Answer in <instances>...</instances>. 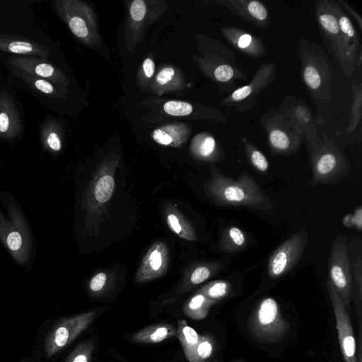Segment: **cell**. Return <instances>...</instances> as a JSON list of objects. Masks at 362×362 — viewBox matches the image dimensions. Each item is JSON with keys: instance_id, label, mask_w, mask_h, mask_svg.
<instances>
[{"instance_id": "cell-1", "label": "cell", "mask_w": 362, "mask_h": 362, "mask_svg": "<svg viewBox=\"0 0 362 362\" xmlns=\"http://www.w3.org/2000/svg\"><path fill=\"white\" fill-rule=\"evenodd\" d=\"M206 190L209 197L218 205L246 207L263 211L273 209L269 197L247 173H242L235 180L214 169L206 183Z\"/></svg>"}, {"instance_id": "cell-2", "label": "cell", "mask_w": 362, "mask_h": 362, "mask_svg": "<svg viewBox=\"0 0 362 362\" xmlns=\"http://www.w3.org/2000/svg\"><path fill=\"white\" fill-rule=\"evenodd\" d=\"M289 322L282 316L279 304L271 297L263 298L251 313L247 330L257 341L276 344L282 340L290 329Z\"/></svg>"}, {"instance_id": "cell-3", "label": "cell", "mask_w": 362, "mask_h": 362, "mask_svg": "<svg viewBox=\"0 0 362 362\" xmlns=\"http://www.w3.org/2000/svg\"><path fill=\"white\" fill-rule=\"evenodd\" d=\"M8 211L12 214V221H8L0 213V240L12 257L19 264L29 262L33 243L28 224L23 214L14 204H6Z\"/></svg>"}, {"instance_id": "cell-4", "label": "cell", "mask_w": 362, "mask_h": 362, "mask_svg": "<svg viewBox=\"0 0 362 362\" xmlns=\"http://www.w3.org/2000/svg\"><path fill=\"white\" fill-rule=\"evenodd\" d=\"M347 246L346 236L337 235L332 241L329 258V280L339 293L346 310L351 300L353 284Z\"/></svg>"}, {"instance_id": "cell-5", "label": "cell", "mask_w": 362, "mask_h": 362, "mask_svg": "<svg viewBox=\"0 0 362 362\" xmlns=\"http://www.w3.org/2000/svg\"><path fill=\"white\" fill-rule=\"evenodd\" d=\"M53 4L57 13L76 37L87 44L96 39L94 13L86 4L76 0H57Z\"/></svg>"}, {"instance_id": "cell-6", "label": "cell", "mask_w": 362, "mask_h": 362, "mask_svg": "<svg viewBox=\"0 0 362 362\" xmlns=\"http://www.w3.org/2000/svg\"><path fill=\"white\" fill-rule=\"evenodd\" d=\"M308 238V233L302 229L287 238L274 251L267 264V274L271 279L279 278L295 267L306 247Z\"/></svg>"}, {"instance_id": "cell-7", "label": "cell", "mask_w": 362, "mask_h": 362, "mask_svg": "<svg viewBox=\"0 0 362 362\" xmlns=\"http://www.w3.org/2000/svg\"><path fill=\"white\" fill-rule=\"evenodd\" d=\"M95 313L89 312L57 322L51 328L45 341V351L52 357L73 341L90 325Z\"/></svg>"}, {"instance_id": "cell-8", "label": "cell", "mask_w": 362, "mask_h": 362, "mask_svg": "<svg viewBox=\"0 0 362 362\" xmlns=\"http://www.w3.org/2000/svg\"><path fill=\"white\" fill-rule=\"evenodd\" d=\"M327 285L335 315L336 327L342 355L346 362H357L354 333L348 311L329 279Z\"/></svg>"}, {"instance_id": "cell-9", "label": "cell", "mask_w": 362, "mask_h": 362, "mask_svg": "<svg viewBox=\"0 0 362 362\" xmlns=\"http://www.w3.org/2000/svg\"><path fill=\"white\" fill-rule=\"evenodd\" d=\"M11 69L31 76L49 81L57 85L66 87L68 79L64 74L45 59L27 56H13L8 59Z\"/></svg>"}, {"instance_id": "cell-10", "label": "cell", "mask_w": 362, "mask_h": 362, "mask_svg": "<svg viewBox=\"0 0 362 362\" xmlns=\"http://www.w3.org/2000/svg\"><path fill=\"white\" fill-rule=\"evenodd\" d=\"M169 257L168 248L164 243H154L142 259L136 273V281H151L163 275L168 267Z\"/></svg>"}, {"instance_id": "cell-11", "label": "cell", "mask_w": 362, "mask_h": 362, "mask_svg": "<svg viewBox=\"0 0 362 362\" xmlns=\"http://www.w3.org/2000/svg\"><path fill=\"white\" fill-rule=\"evenodd\" d=\"M22 132L23 124L15 100L4 90L0 93V137L13 140Z\"/></svg>"}, {"instance_id": "cell-12", "label": "cell", "mask_w": 362, "mask_h": 362, "mask_svg": "<svg viewBox=\"0 0 362 362\" xmlns=\"http://www.w3.org/2000/svg\"><path fill=\"white\" fill-rule=\"evenodd\" d=\"M0 51L44 59L49 55L47 47L43 45L29 39L7 35H0Z\"/></svg>"}, {"instance_id": "cell-13", "label": "cell", "mask_w": 362, "mask_h": 362, "mask_svg": "<svg viewBox=\"0 0 362 362\" xmlns=\"http://www.w3.org/2000/svg\"><path fill=\"white\" fill-rule=\"evenodd\" d=\"M189 131L185 124H170L156 129L152 134L153 140L161 145L178 147L187 140Z\"/></svg>"}, {"instance_id": "cell-14", "label": "cell", "mask_w": 362, "mask_h": 362, "mask_svg": "<svg viewBox=\"0 0 362 362\" xmlns=\"http://www.w3.org/2000/svg\"><path fill=\"white\" fill-rule=\"evenodd\" d=\"M14 75L31 89L47 96L58 97L64 93V88L44 78H37L13 69Z\"/></svg>"}, {"instance_id": "cell-15", "label": "cell", "mask_w": 362, "mask_h": 362, "mask_svg": "<svg viewBox=\"0 0 362 362\" xmlns=\"http://www.w3.org/2000/svg\"><path fill=\"white\" fill-rule=\"evenodd\" d=\"M247 242V237L240 228L230 226L223 231L218 247L224 252H235L243 250Z\"/></svg>"}, {"instance_id": "cell-16", "label": "cell", "mask_w": 362, "mask_h": 362, "mask_svg": "<svg viewBox=\"0 0 362 362\" xmlns=\"http://www.w3.org/2000/svg\"><path fill=\"white\" fill-rule=\"evenodd\" d=\"M40 137L42 146L47 151L59 152L62 141L57 123L50 119L44 121L41 125Z\"/></svg>"}, {"instance_id": "cell-17", "label": "cell", "mask_w": 362, "mask_h": 362, "mask_svg": "<svg viewBox=\"0 0 362 362\" xmlns=\"http://www.w3.org/2000/svg\"><path fill=\"white\" fill-rule=\"evenodd\" d=\"M166 221L170 229L180 238L195 240L194 230L186 219L175 209H170L166 212Z\"/></svg>"}, {"instance_id": "cell-18", "label": "cell", "mask_w": 362, "mask_h": 362, "mask_svg": "<svg viewBox=\"0 0 362 362\" xmlns=\"http://www.w3.org/2000/svg\"><path fill=\"white\" fill-rule=\"evenodd\" d=\"M115 180L108 173H103L96 180L93 187V196L97 202L105 204L108 202L115 189Z\"/></svg>"}, {"instance_id": "cell-19", "label": "cell", "mask_w": 362, "mask_h": 362, "mask_svg": "<svg viewBox=\"0 0 362 362\" xmlns=\"http://www.w3.org/2000/svg\"><path fill=\"white\" fill-rule=\"evenodd\" d=\"M180 339L189 361L191 362H199L197 354V347L200 337L196 331L191 327L185 325L182 329V336Z\"/></svg>"}, {"instance_id": "cell-20", "label": "cell", "mask_w": 362, "mask_h": 362, "mask_svg": "<svg viewBox=\"0 0 362 362\" xmlns=\"http://www.w3.org/2000/svg\"><path fill=\"white\" fill-rule=\"evenodd\" d=\"M223 268V264L220 262H207L202 263L196 266L192 271L189 276V281L194 285H198Z\"/></svg>"}, {"instance_id": "cell-21", "label": "cell", "mask_w": 362, "mask_h": 362, "mask_svg": "<svg viewBox=\"0 0 362 362\" xmlns=\"http://www.w3.org/2000/svg\"><path fill=\"white\" fill-rule=\"evenodd\" d=\"M231 284L224 280L212 281L204 286L200 291L204 296L216 302L228 296L231 291Z\"/></svg>"}, {"instance_id": "cell-22", "label": "cell", "mask_w": 362, "mask_h": 362, "mask_svg": "<svg viewBox=\"0 0 362 362\" xmlns=\"http://www.w3.org/2000/svg\"><path fill=\"white\" fill-rule=\"evenodd\" d=\"M354 298L356 309L357 317L359 322L360 332L361 329V302H362V259L359 256L354 265Z\"/></svg>"}, {"instance_id": "cell-23", "label": "cell", "mask_w": 362, "mask_h": 362, "mask_svg": "<svg viewBox=\"0 0 362 362\" xmlns=\"http://www.w3.org/2000/svg\"><path fill=\"white\" fill-rule=\"evenodd\" d=\"M216 303V301L209 299L202 293H199L191 298L187 307L193 317L202 319L208 314L210 307Z\"/></svg>"}, {"instance_id": "cell-24", "label": "cell", "mask_w": 362, "mask_h": 362, "mask_svg": "<svg viewBox=\"0 0 362 362\" xmlns=\"http://www.w3.org/2000/svg\"><path fill=\"white\" fill-rule=\"evenodd\" d=\"M165 112L173 116H186L192 113L193 107L189 103L180 100H170L163 105Z\"/></svg>"}, {"instance_id": "cell-25", "label": "cell", "mask_w": 362, "mask_h": 362, "mask_svg": "<svg viewBox=\"0 0 362 362\" xmlns=\"http://www.w3.org/2000/svg\"><path fill=\"white\" fill-rule=\"evenodd\" d=\"M214 342L209 336L200 337L199 344L197 347V354L199 362L206 361L213 354Z\"/></svg>"}, {"instance_id": "cell-26", "label": "cell", "mask_w": 362, "mask_h": 362, "mask_svg": "<svg viewBox=\"0 0 362 362\" xmlns=\"http://www.w3.org/2000/svg\"><path fill=\"white\" fill-rule=\"evenodd\" d=\"M216 141L211 136L204 137L202 141H197L194 144V151L195 153L204 158H209L215 150Z\"/></svg>"}, {"instance_id": "cell-27", "label": "cell", "mask_w": 362, "mask_h": 362, "mask_svg": "<svg viewBox=\"0 0 362 362\" xmlns=\"http://www.w3.org/2000/svg\"><path fill=\"white\" fill-rule=\"evenodd\" d=\"M269 141L272 146L279 151H286L289 148L290 141L287 135L280 130L271 132Z\"/></svg>"}, {"instance_id": "cell-28", "label": "cell", "mask_w": 362, "mask_h": 362, "mask_svg": "<svg viewBox=\"0 0 362 362\" xmlns=\"http://www.w3.org/2000/svg\"><path fill=\"white\" fill-rule=\"evenodd\" d=\"M250 160L253 167L259 172H267L269 168V163L264 154L256 149L248 151Z\"/></svg>"}, {"instance_id": "cell-29", "label": "cell", "mask_w": 362, "mask_h": 362, "mask_svg": "<svg viewBox=\"0 0 362 362\" xmlns=\"http://www.w3.org/2000/svg\"><path fill=\"white\" fill-rule=\"evenodd\" d=\"M172 334V328L168 326H158L151 333H146L143 341L151 342H160Z\"/></svg>"}, {"instance_id": "cell-30", "label": "cell", "mask_w": 362, "mask_h": 362, "mask_svg": "<svg viewBox=\"0 0 362 362\" xmlns=\"http://www.w3.org/2000/svg\"><path fill=\"white\" fill-rule=\"evenodd\" d=\"M343 224L348 228L354 227L358 230L362 228V208L357 207L354 214H349L343 218Z\"/></svg>"}, {"instance_id": "cell-31", "label": "cell", "mask_w": 362, "mask_h": 362, "mask_svg": "<svg viewBox=\"0 0 362 362\" xmlns=\"http://www.w3.org/2000/svg\"><path fill=\"white\" fill-rule=\"evenodd\" d=\"M130 16L134 22H141L144 20L146 12V6L142 0H134L130 6Z\"/></svg>"}, {"instance_id": "cell-32", "label": "cell", "mask_w": 362, "mask_h": 362, "mask_svg": "<svg viewBox=\"0 0 362 362\" xmlns=\"http://www.w3.org/2000/svg\"><path fill=\"white\" fill-rule=\"evenodd\" d=\"M304 79L312 89H317L320 85L321 78L317 71L313 66H307L304 70Z\"/></svg>"}, {"instance_id": "cell-33", "label": "cell", "mask_w": 362, "mask_h": 362, "mask_svg": "<svg viewBox=\"0 0 362 362\" xmlns=\"http://www.w3.org/2000/svg\"><path fill=\"white\" fill-rule=\"evenodd\" d=\"M319 21L322 27L329 33L337 34L339 32L338 21L330 14H321Z\"/></svg>"}, {"instance_id": "cell-34", "label": "cell", "mask_w": 362, "mask_h": 362, "mask_svg": "<svg viewBox=\"0 0 362 362\" xmlns=\"http://www.w3.org/2000/svg\"><path fill=\"white\" fill-rule=\"evenodd\" d=\"M175 78V72L173 67L167 66L161 69L156 76V82L161 86H165Z\"/></svg>"}, {"instance_id": "cell-35", "label": "cell", "mask_w": 362, "mask_h": 362, "mask_svg": "<svg viewBox=\"0 0 362 362\" xmlns=\"http://www.w3.org/2000/svg\"><path fill=\"white\" fill-rule=\"evenodd\" d=\"M250 13L259 21H264L267 17V12L265 7L257 1H250L247 6Z\"/></svg>"}, {"instance_id": "cell-36", "label": "cell", "mask_w": 362, "mask_h": 362, "mask_svg": "<svg viewBox=\"0 0 362 362\" xmlns=\"http://www.w3.org/2000/svg\"><path fill=\"white\" fill-rule=\"evenodd\" d=\"M233 76V69L226 64L218 66L214 71V76L219 81H226Z\"/></svg>"}, {"instance_id": "cell-37", "label": "cell", "mask_w": 362, "mask_h": 362, "mask_svg": "<svg viewBox=\"0 0 362 362\" xmlns=\"http://www.w3.org/2000/svg\"><path fill=\"white\" fill-rule=\"evenodd\" d=\"M107 275L105 272H99L95 274L90 281V288L91 291L98 292L100 291L105 285Z\"/></svg>"}, {"instance_id": "cell-38", "label": "cell", "mask_w": 362, "mask_h": 362, "mask_svg": "<svg viewBox=\"0 0 362 362\" xmlns=\"http://www.w3.org/2000/svg\"><path fill=\"white\" fill-rule=\"evenodd\" d=\"M66 362H88V351L82 346L78 347L69 356Z\"/></svg>"}, {"instance_id": "cell-39", "label": "cell", "mask_w": 362, "mask_h": 362, "mask_svg": "<svg viewBox=\"0 0 362 362\" xmlns=\"http://www.w3.org/2000/svg\"><path fill=\"white\" fill-rule=\"evenodd\" d=\"M338 25L339 29L346 35H347L349 37H354L355 31L354 27L347 16H341L340 18H339Z\"/></svg>"}, {"instance_id": "cell-40", "label": "cell", "mask_w": 362, "mask_h": 362, "mask_svg": "<svg viewBox=\"0 0 362 362\" xmlns=\"http://www.w3.org/2000/svg\"><path fill=\"white\" fill-rule=\"evenodd\" d=\"M251 93V88L249 86H245L235 90L231 97L233 100L239 101L245 99Z\"/></svg>"}, {"instance_id": "cell-41", "label": "cell", "mask_w": 362, "mask_h": 362, "mask_svg": "<svg viewBox=\"0 0 362 362\" xmlns=\"http://www.w3.org/2000/svg\"><path fill=\"white\" fill-rule=\"evenodd\" d=\"M143 70L147 78H151L155 71V64L150 58H146L143 62Z\"/></svg>"}, {"instance_id": "cell-42", "label": "cell", "mask_w": 362, "mask_h": 362, "mask_svg": "<svg viewBox=\"0 0 362 362\" xmlns=\"http://www.w3.org/2000/svg\"><path fill=\"white\" fill-rule=\"evenodd\" d=\"M252 41V37L248 34L242 35L238 41V45L240 48H245L250 45Z\"/></svg>"}, {"instance_id": "cell-43", "label": "cell", "mask_w": 362, "mask_h": 362, "mask_svg": "<svg viewBox=\"0 0 362 362\" xmlns=\"http://www.w3.org/2000/svg\"><path fill=\"white\" fill-rule=\"evenodd\" d=\"M235 362H243V361H235Z\"/></svg>"}]
</instances>
